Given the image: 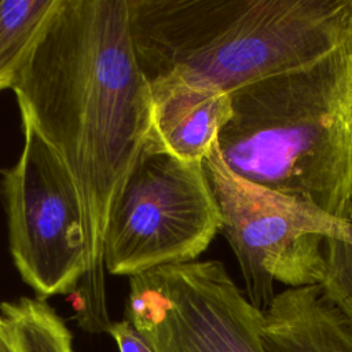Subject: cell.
<instances>
[{"mask_svg": "<svg viewBox=\"0 0 352 352\" xmlns=\"http://www.w3.org/2000/svg\"><path fill=\"white\" fill-rule=\"evenodd\" d=\"M11 89L21 116L65 162L82 205L87 271L74 292V319L88 333H109L104 235L151 131L150 84L126 0H59Z\"/></svg>", "mask_w": 352, "mask_h": 352, "instance_id": "obj_1", "label": "cell"}, {"mask_svg": "<svg viewBox=\"0 0 352 352\" xmlns=\"http://www.w3.org/2000/svg\"><path fill=\"white\" fill-rule=\"evenodd\" d=\"M147 81L231 94L352 41V0H126Z\"/></svg>", "mask_w": 352, "mask_h": 352, "instance_id": "obj_2", "label": "cell"}, {"mask_svg": "<svg viewBox=\"0 0 352 352\" xmlns=\"http://www.w3.org/2000/svg\"><path fill=\"white\" fill-rule=\"evenodd\" d=\"M230 96L216 140L228 169L342 219L352 197V41Z\"/></svg>", "mask_w": 352, "mask_h": 352, "instance_id": "obj_3", "label": "cell"}, {"mask_svg": "<svg viewBox=\"0 0 352 352\" xmlns=\"http://www.w3.org/2000/svg\"><path fill=\"white\" fill-rule=\"evenodd\" d=\"M220 230V214L202 162L168 151L150 131L111 208L104 268L133 276L195 261Z\"/></svg>", "mask_w": 352, "mask_h": 352, "instance_id": "obj_4", "label": "cell"}, {"mask_svg": "<svg viewBox=\"0 0 352 352\" xmlns=\"http://www.w3.org/2000/svg\"><path fill=\"white\" fill-rule=\"evenodd\" d=\"M202 165L220 214L219 232L238 260L248 300L265 311L276 296L275 283L320 285L324 243L342 234V219L239 177L216 143Z\"/></svg>", "mask_w": 352, "mask_h": 352, "instance_id": "obj_5", "label": "cell"}, {"mask_svg": "<svg viewBox=\"0 0 352 352\" xmlns=\"http://www.w3.org/2000/svg\"><path fill=\"white\" fill-rule=\"evenodd\" d=\"M23 147L1 172L14 264L37 298L74 293L87 271L84 212L62 158L23 116Z\"/></svg>", "mask_w": 352, "mask_h": 352, "instance_id": "obj_6", "label": "cell"}, {"mask_svg": "<svg viewBox=\"0 0 352 352\" xmlns=\"http://www.w3.org/2000/svg\"><path fill=\"white\" fill-rule=\"evenodd\" d=\"M154 352H268L264 311L217 260L129 276L125 318Z\"/></svg>", "mask_w": 352, "mask_h": 352, "instance_id": "obj_7", "label": "cell"}, {"mask_svg": "<svg viewBox=\"0 0 352 352\" xmlns=\"http://www.w3.org/2000/svg\"><path fill=\"white\" fill-rule=\"evenodd\" d=\"M148 84L154 136L176 157L202 162L232 114L230 94L177 76Z\"/></svg>", "mask_w": 352, "mask_h": 352, "instance_id": "obj_8", "label": "cell"}, {"mask_svg": "<svg viewBox=\"0 0 352 352\" xmlns=\"http://www.w3.org/2000/svg\"><path fill=\"white\" fill-rule=\"evenodd\" d=\"M264 316L268 352H352V322L320 285L287 287Z\"/></svg>", "mask_w": 352, "mask_h": 352, "instance_id": "obj_9", "label": "cell"}, {"mask_svg": "<svg viewBox=\"0 0 352 352\" xmlns=\"http://www.w3.org/2000/svg\"><path fill=\"white\" fill-rule=\"evenodd\" d=\"M59 0H0V91L12 88Z\"/></svg>", "mask_w": 352, "mask_h": 352, "instance_id": "obj_10", "label": "cell"}, {"mask_svg": "<svg viewBox=\"0 0 352 352\" xmlns=\"http://www.w3.org/2000/svg\"><path fill=\"white\" fill-rule=\"evenodd\" d=\"M0 311L18 352H74L70 330L45 300L21 297Z\"/></svg>", "mask_w": 352, "mask_h": 352, "instance_id": "obj_11", "label": "cell"}, {"mask_svg": "<svg viewBox=\"0 0 352 352\" xmlns=\"http://www.w3.org/2000/svg\"><path fill=\"white\" fill-rule=\"evenodd\" d=\"M344 231L324 243L326 270L320 283L333 304L352 322V197L342 216Z\"/></svg>", "mask_w": 352, "mask_h": 352, "instance_id": "obj_12", "label": "cell"}, {"mask_svg": "<svg viewBox=\"0 0 352 352\" xmlns=\"http://www.w3.org/2000/svg\"><path fill=\"white\" fill-rule=\"evenodd\" d=\"M107 334L116 341L120 352H154L146 338L126 319L113 322Z\"/></svg>", "mask_w": 352, "mask_h": 352, "instance_id": "obj_13", "label": "cell"}, {"mask_svg": "<svg viewBox=\"0 0 352 352\" xmlns=\"http://www.w3.org/2000/svg\"><path fill=\"white\" fill-rule=\"evenodd\" d=\"M0 352H18L11 337L3 316L0 315Z\"/></svg>", "mask_w": 352, "mask_h": 352, "instance_id": "obj_14", "label": "cell"}]
</instances>
